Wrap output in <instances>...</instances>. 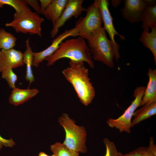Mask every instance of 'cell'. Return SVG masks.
Returning <instances> with one entry per match:
<instances>
[{"label":"cell","mask_w":156,"mask_h":156,"mask_svg":"<svg viewBox=\"0 0 156 156\" xmlns=\"http://www.w3.org/2000/svg\"><path fill=\"white\" fill-rule=\"evenodd\" d=\"M69 65L62 70V74L73 87L80 102L88 106L95 95V88L89 77L88 70L82 61L70 60Z\"/></svg>","instance_id":"1"},{"label":"cell","mask_w":156,"mask_h":156,"mask_svg":"<svg viewBox=\"0 0 156 156\" xmlns=\"http://www.w3.org/2000/svg\"><path fill=\"white\" fill-rule=\"evenodd\" d=\"M63 58L86 62L92 68L95 66L91 53L85 39L81 36L63 41L55 51L45 60L47 62V65L49 66Z\"/></svg>","instance_id":"2"},{"label":"cell","mask_w":156,"mask_h":156,"mask_svg":"<svg viewBox=\"0 0 156 156\" xmlns=\"http://www.w3.org/2000/svg\"><path fill=\"white\" fill-rule=\"evenodd\" d=\"M81 37L88 40L93 60L101 62L110 68L114 67L115 48L113 42L107 38L103 27Z\"/></svg>","instance_id":"3"},{"label":"cell","mask_w":156,"mask_h":156,"mask_svg":"<svg viewBox=\"0 0 156 156\" xmlns=\"http://www.w3.org/2000/svg\"><path fill=\"white\" fill-rule=\"evenodd\" d=\"M58 121L65 133V139L63 143L76 152L86 153L87 151L86 144L87 132L84 127L77 125L66 113L62 114Z\"/></svg>","instance_id":"4"},{"label":"cell","mask_w":156,"mask_h":156,"mask_svg":"<svg viewBox=\"0 0 156 156\" xmlns=\"http://www.w3.org/2000/svg\"><path fill=\"white\" fill-rule=\"evenodd\" d=\"M13 16V20L6 23V27H12L17 33L37 34L41 37V24L44 19L37 13L32 12L27 6L21 13L15 12Z\"/></svg>","instance_id":"5"},{"label":"cell","mask_w":156,"mask_h":156,"mask_svg":"<svg viewBox=\"0 0 156 156\" xmlns=\"http://www.w3.org/2000/svg\"><path fill=\"white\" fill-rule=\"evenodd\" d=\"M146 87L144 86L136 87L133 93L135 99L123 114L116 119L109 118L107 120V124L110 127L115 128L120 132H124L128 133L131 132L132 118L136 109L140 106Z\"/></svg>","instance_id":"6"},{"label":"cell","mask_w":156,"mask_h":156,"mask_svg":"<svg viewBox=\"0 0 156 156\" xmlns=\"http://www.w3.org/2000/svg\"><path fill=\"white\" fill-rule=\"evenodd\" d=\"M86 15L77 22L74 27L76 37L91 34L102 27V18L100 11L93 3L86 9Z\"/></svg>","instance_id":"7"},{"label":"cell","mask_w":156,"mask_h":156,"mask_svg":"<svg viewBox=\"0 0 156 156\" xmlns=\"http://www.w3.org/2000/svg\"><path fill=\"white\" fill-rule=\"evenodd\" d=\"M93 3L100 11L104 24L103 28L109 34L111 40L113 43L116 50L115 58L118 62L120 57L119 52V45L116 42L114 36L116 35H118L122 40H125V38L124 36L118 34L114 27L113 19L109 9V1L107 0H95Z\"/></svg>","instance_id":"8"},{"label":"cell","mask_w":156,"mask_h":156,"mask_svg":"<svg viewBox=\"0 0 156 156\" xmlns=\"http://www.w3.org/2000/svg\"><path fill=\"white\" fill-rule=\"evenodd\" d=\"M84 0H68L65 8L60 18L53 25L50 33L52 38L55 37L59 31V29L66 22L72 17L77 18L86 9L82 6Z\"/></svg>","instance_id":"9"},{"label":"cell","mask_w":156,"mask_h":156,"mask_svg":"<svg viewBox=\"0 0 156 156\" xmlns=\"http://www.w3.org/2000/svg\"><path fill=\"white\" fill-rule=\"evenodd\" d=\"M76 32L75 28L69 30H66L53 40L51 44L45 49L39 52H34L33 66L38 67L40 64L46 58L51 55L55 51L60 43L65 38L70 36L75 37Z\"/></svg>","instance_id":"10"},{"label":"cell","mask_w":156,"mask_h":156,"mask_svg":"<svg viewBox=\"0 0 156 156\" xmlns=\"http://www.w3.org/2000/svg\"><path fill=\"white\" fill-rule=\"evenodd\" d=\"M23 53L13 49L0 50V72L10 68H15L23 66Z\"/></svg>","instance_id":"11"},{"label":"cell","mask_w":156,"mask_h":156,"mask_svg":"<svg viewBox=\"0 0 156 156\" xmlns=\"http://www.w3.org/2000/svg\"><path fill=\"white\" fill-rule=\"evenodd\" d=\"M124 7L121 11L123 18L132 23L140 21L146 0H124Z\"/></svg>","instance_id":"12"},{"label":"cell","mask_w":156,"mask_h":156,"mask_svg":"<svg viewBox=\"0 0 156 156\" xmlns=\"http://www.w3.org/2000/svg\"><path fill=\"white\" fill-rule=\"evenodd\" d=\"M146 3L142 11L140 21L144 31L156 27V1L146 0Z\"/></svg>","instance_id":"13"},{"label":"cell","mask_w":156,"mask_h":156,"mask_svg":"<svg viewBox=\"0 0 156 156\" xmlns=\"http://www.w3.org/2000/svg\"><path fill=\"white\" fill-rule=\"evenodd\" d=\"M39 92L36 88L21 89L15 87L13 89L9 97V103L15 106L19 105L28 101Z\"/></svg>","instance_id":"14"},{"label":"cell","mask_w":156,"mask_h":156,"mask_svg":"<svg viewBox=\"0 0 156 156\" xmlns=\"http://www.w3.org/2000/svg\"><path fill=\"white\" fill-rule=\"evenodd\" d=\"M68 0H52L43 14L53 25L62 14Z\"/></svg>","instance_id":"15"},{"label":"cell","mask_w":156,"mask_h":156,"mask_svg":"<svg viewBox=\"0 0 156 156\" xmlns=\"http://www.w3.org/2000/svg\"><path fill=\"white\" fill-rule=\"evenodd\" d=\"M147 74L148 77V81L140 106L156 101V69L149 68Z\"/></svg>","instance_id":"16"},{"label":"cell","mask_w":156,"mask_h":156,"mask_svg":"<svg viewBox=\"0 0 156 156\" xmlns=\"http://www.w3.org/2000/svg\"><path fill=\"white\" fill-rule=\"evenodd\" d=\"M143 106L134 112L133 115L134 117L131 121V127L155 115L156 101L148 102Z\"/></svg>","instance_id":"17"},{"label":"cell","mask_w":156,"mask_h":156,"mask_svg":"<svg viewBox=\"0 0 156 156\" xmlns=\"http://www.w3.org/2000/svg\"><path fill=\"white\" fill-rule=\"evenodd\" d=\"M26 49L23 53V61L26 65V74L25 79L29 82V85L34 82L35 78L33 74L32 66L33 62V52L29 44V39L28 38L25 41Z\"/></svg>","instance_id":"18"},{"label":"cell","mask_w":156,"mask_h":156,"mask_svg":"<svg viewBox=\"0 0 156 156\" xmlns=\"http://www.w3.org/2000/svg\"><path fill=\"white\" fill-rule=\"evenodd\" d=\"M151 31H142L140 38V41L152 53L155 65L156 64V27L151 29Z\"/></svg>","instance_id":"19"},{"label":"cell","mask_w":156,"mask_h":156,"mask_svg":"<svg viewBox=\"0 0 156 156\" xmlns=\"http://www.w3.org/2000/svg\"><path fill=\"white\" fill-rule=\"evenodd\" d=\"M17 39L12 33L4 28H0V49L8 50L13 49L16 45Z\"/></svg>","instance_id":"20"},{"label":"cell","mask_w":156,"mask_h":156,"mask_svg":"<svg viewBox=\"0 0 156 156\" xmlns=\"http://www.w3.org/2000/svg\"><path fill=\"white\" fill-rule=\"evenodd\" d=\"M50 149L53 153V156H79V153L69 149L60 142L51 145Z\"/></svg>","instance_id":"21"},{"label":"cell","mask_w":156,"mask_h":156,"mask_svg":"<svg viewBox=\"0 0 156 156\" xmlns=\"http://www.w3.org/2000/svg\"><path fill=\"white\" fill-rule=\"evenodd\" d=\"M5 5L13 8L17 13H21L27 6L25 0H0V9Z\"/></svg>","instance_id":"22"},{"label":"cell","mask_w":156,"mask_h":156,"mask_svg":"<svg viewBox=\"0 0 156 156\" xmlns=\"http://www.w3.org/2000/svg\"><path fill=\"white\" fill-rule=\"evenodd\" d=\"M1 77L5 80L9 87L13 89L16 87L15 83L18 79L17 75L13 71L12 69H6L1 72Z\"/></svg>","instance_id":"23"},{"label":"cell","mask_w":156,"mask_h":156,"mask_svg":"<svg viewBox=\"0 0 156 156\" xmlns=\"http://www.w3.org/2000/svg\"><path fill=\"white\" fill-rule=\"evenodd\" d=\"M103 142L106 148L105 156H124L123 154L118 152L114 143L107 138H104Z\"/></svg>","instance_id":"24"},{"label":"cell","mask_w":156,"mask_h":156,"mask_svg":"<svg viewBox=\"0 0 156 156\" xmlns=\"http://www.w3.org/2000/svg\"><path fill=\"white\" fill-rule=\"evenodd\" d=\"M124 156H156L148 147H140L123 155Z\"/></svg>","instance_id":"25"},{"label":"cell","mask_w":156,"mask_h":156,"mask_svg":"<svg viewBox=\"0 0 156 156\" xmlns=\"http://www.w3.org/2000/svg\"><path fill=\"white\" fill-rule=\"evenodd\" d=\"M15 145V142L12 138L9 139H5L0 135V150L3 146L12 148Z\"/></svg>","instance_id":"26"},{"label":"cell","mask_w":156,"mask_h":156,"mask_svg":"<svg viewBox=\"0 0 156 156\" xmlns=\"http://www.w3.org/2000/svg\"><path fill=\"white\" fill-rule=\"evenodd\" d=\"M28 4L31 6L38 14H41L40 4L37 0H25Z\"/></svg>","instance_id":"27"},{"label":"cell","mask_w":156,"mask_h":156,"mask_svg":"<svg viewBox=\"0 0 156 156\" xmlns=\"http://www.w3.org/2000/svg\"><path fill=\"white\" fill-rule=\"evenodd\" d=\"M52 0H39L40 3L41 14H43Z\"/></svg>","instance_id":"28"},{"label":"cell","mask_w":156,"mask_h":156,"mask_svg":"<svg viewBox=\"0 0 156 156\" xmlns=\"http://www.w3.org/2000/svg\"><path fill=\"white\" fill-rule=\"evenodd\" d=\"M148 147L152 152L156 154V146L154 143L153 139V138H151L149 146Z\"/></svg>","instance_id":"29"},{"label":"cell","mask_w":156,"mask_h":156,"mask_svg":"<svg viewBox=\"0 0 156 156\" xmlns=\"http://www.w3.org/2000/svg\"><path fill=\"white\" fill-rule=\"evenodd\" d=\"M111 2L113 6L116 8L120 3L121 0H111Z\"/></svg>","instance_id":"30"},{"label":"cell","mask_w":156,"mask_h":156,"mask_svg":"<svg viewBox=\"0 0 156 156\" xmlns=\"http://www.w3.org/2000/svg\"><path fill=\"white\" fill-rule=\"evenodd\" d=\"M38 156H53L52 155H49L43 152H40L38 154Z\"/></svg>","instance_id":"31"}]
</instances>
